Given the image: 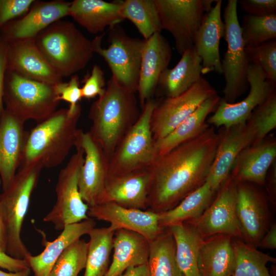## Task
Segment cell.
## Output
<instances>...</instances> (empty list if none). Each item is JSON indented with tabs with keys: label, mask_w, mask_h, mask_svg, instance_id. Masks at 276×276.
<instances>
[{
	"label": "cell",
	"mask_w": 276,
	"mask_h": 276,
	"mask_svg": "<svg viewBox=\"0 0 276 276\" xmlns=\"http://www.w3.org/2000/svg\"><path fill=\"white\" fill-rule=\"evenodd\" d=\"M219 140L214 127L156 156L146 170L150 176L147 210H171L206 181Z\"/></svg>",
	"instance_id": "obj_1"
},
{
	"label": "cell",
	"mask_w": 276,
	"mask_h": 276,
	"mask_svg": "<svg viewBox=\"0 0 276 276\" xmlns=\"http://www.w3.org/2000/svg\"><path fill=\"white\" fill-rule=\"evenodd\" d=\"M135 93L111 76L104 93L90 107L89 132L108 159L141 114Z\"/></svg>",
	"instance_id": "obj_2"
},
{
	"label": "cell",
	"mask_w": 276,
	"mask_h": 276,
	"mask_svg": "<svg viewBox=\"0 0 276 276\" xmlns=\"http://www.w3.org/2000/svg\"><path fill=\"white\" fill-rule=\"evenodd\" d=\"M81 112L80 105L73 112L57 110L27 132L20 166L36 163L51 168L61 164L82 132L77 128Z\"/></svg>",
	"instance_id": "obj_3"
},
{
	"label": "cell",
	"mask_w": 276,
	"mask_h": 276,
	"mask_svg": "<svg viewBox=\"0 0 276 276\" xmlns=\"http://www.w3.org/2000/svg\"><path fill=\"white\" fill-rule=\"evenodd\" d=\"M42 168L36 163L20 165L10 185L0 194V217L6 237V253L16 259L26 260L31 255L22 242L21 232Z\"/></svg>",
	"instance_id": "obj_4"
},
{
	"label": "cell",
	"mask_w": 276,
	"mask_h": 276,
	"mask_svg": "<svg viewBox=\"0 0 276 276\" xmlns=\"http://www.w3.org/2000/svg\"><path fill=\"white\" fill-rule=\"evenodd\" d=\"M41 52L63 78L85 68L94 53L92 41L69 21L58 20L34 38Z\"/></svg>",
	"instance_id": "obj_5"
},
{
	"label": "cell",
	"mask_w": 276,
	"mask_h": 276,
	"mask_svg": "<svg viewBox=\"0 0 276 276\" xmlns=\"http://www.w3.org/2000/svg\"><path fill=\"white\" fill-rule=\"evenodd\" d=\"M3 102L6 109L25 123H38L49 118L60 102L54 85L24 78L6 70Z\"/></svg>",
	"instance_id": "obj_6"
},
{
	"label": "cell",
	"mask_w": 276,
	"mask_h": 276,
	"mask_svg": "<svg viewBox=\"0 0 276 276\" xmlns=\"http://www.w3.org/2000/svg\"><path fill=\"white\" fill-rule=\"evenodd\" d=\"M158 102L148 100L134 125L123 136L108 159V176L146 169L155 157L150 121Z\"/></svg>",
	"instance_id": "obj_7"
},
{
	"label": "cell",
	"mask_w": 276,
	"mask_h": 276,
	"mask_svg": "<svg viewBox=\"0 0 276 276\" xmlns=\"http://www.w3.org/2000/svg\"><path fill=\"white\" fill-rule=\"evenodd\" d=\"M107 48L102 47L103 34L92 40L94 53L102 57L113 77L123 86L137 91L145 39L127 35L119 25L109 28Z\"/></svg>",
	"instance_id": "obj_8"
},
{
	"label": "cell",
	"mask_w": 276,
	"mask_h": 276,
	"mask_svg": "<svg viewBox=\"0 0 276 276\" xmlns=\"http://www.w3.org/2000/svg\"><path fill=\"white\" fill-rule=\"evenodd\" d=\"M237 0H228L224 10V38L227 48L221 62L225 81L221 99L228 103L235 101L247 90L249 62L245 51L237 14Z\"/></svg>",
	"instance_id": "obj_9"
},
{
	"label": "cell",
	"mask_w": 276,
	"mask_h": 276,
	"mask_svg": "<svg viewBox=\"0 0 276 276\" xmlns=\"http://www.w3.org/2000/svg\"><path fill=\"white\" fill-rule=\"evenodd\" d=\"M75 148L76 152L58 174L55 188L56 202L43 219V222L53 224L57 231H62L66 225L89 218L87 216L88 206L82 200L78 189L84 152L79 144Z\"/></svg>",
	"instance_id": "obj_10"
},
{
	"label": "cell",
	"mask_w": 276,
	"mask_h": 276,
	"mask_svg": "<svg viewBox=\"0 0 276 276\" xmlns=\"http://www.w3.org/2000/svg\"><path fill=\"white\" fill-rule=\"evenodd\" d=\"M212 0H154L162 29L173 37L176 49L182 55L193 47L196 35Z\"/></svg>",
	"instance_id": "obj_11"
},
{
	"label": "cell",
	"mask_w": 276,
	"mask_h": 276,
	"mask_svg": "<svg viewBox=\"0 0 276 276\" xmlns=\"http://www.w3.org/2000/svg\"><path fill=\"white\" fill-rule=\"evenodd\" d=\"M216 94L217 90L202 77L181 94L158 102L150 121L154 142L169 134L205 100Z\"/></svg>",
	"instance_id": "obj_12"
},
{
	"label": "cell",
	"mask_w": 276,
	"mask_h": 276,
	"mask_svg": "<svg viewBox=\"0 0 276 276\" xmlns=\"http://www.w3.org/2000/svg\"><path fill=\"white\" fill-rule=\"evenodd\" d=\"M250 90L243 100L228 103L221 98L214 114L206 120L208 124L229 128L245 123L254 109L264 103L275 90V84L270 81L258 64L250 63L247 70Z\"/></svg>",
	"instance_id": "obj_13"
},
{
	"label": "cell",
	"mask_w": 276,
	"mask_h": 276,
	"mask_svg": "<svg viewBox=\"0 0 276 276\" xmlns=\"http://www.w3.org/2000/svg\"><path fill=\"white\" fill-rule=\"evenodd\" d=\"M236 182L229 175L203 214L186 222L194 225L203 238L224 234L244 241L236 214Z\"/></svg>",
	"instance_id": "obj_14"
},
{
	"label": "cell",
	"mask_w": 276,
	"mask_h": 276,
	"mask_svg": "<svg viewBox=\"0 0 276 276\" xmlns=\"http://www.w3.org/2000/svg\"><path fill=\"white\" fill-rule=\"evenodd\" d=\"M237 216L244 241L257 247L273 223L269 199L254 183L236 182Z\"/></svg>",
	"instance_id": "obj_15"
},
{
	"label": "cell",
	"mask_w": 276,
	"mask_h": 276,
	"mask_svg": "<svg viewBox=\"0 0 276 276\" xmlns=\"http://www.w3.org/2000/svg\"><path fill=\"white\" fill-rule=\"evenodd\" d=\"M218 134V145L206 181L216 192L228 177L239 154L255 144L257 139L256 129L248 121L229 128L222 127Z\"/></svg>",
	"instance_id": "obj_16"
},
{
	"label": "cell",
	"mask_w": 276,
	"mask_h": 276,
	"mask_svg": "<svg viewBox=\"0 0 276 276\" xmlns=\"http://www.w3.org/2000/svg\"><path fill=\"white\" fill-rule=\"evenodd\" d=\"M77 144L84 152L79 175V191L83 201L90 207L102 202L108 177V159L89 131L82 132Z\"/></svg>",
	"instance_id": "obj_17"
},
{
	"label": "cell",
	"mask_w": 276,
	"mask_h": 276,
	"mask_svg": "<svg viewBox=\"0 0 276 276\" xmlns=\"http://www.w3.org/2000/svg\"><path fill=\"white\" fill-rule=\"evenodd\" d=\"M6 68L24 78L49 85L62 82V77L46 59L34 38L9 43Z\"/></svg>",
	"instance_id": "obj_18"
},
{
	"label": "cell",
	"mask_w": 276,
	"mask_h": 276,
	"mask_svg": "<svg viewBox=\"0 0 276 276\" xmlns=\"http://www.w3.org/2000/svg\"><path fill=\"white\" fill-rule=\"evenodd\" d=\"M71 2L64 1H35L22 17L13 20L0 29V35L8 42L35 38L42 30L70 15Z\"/></svg>",
	"instance_id": "obj_19"
},
{
	"label": "cell",
	"mask_w": 276,
	"mask_h": 276,
	"mask_svg": "<svg viewBox=\"0 0 276 276\" xmlns=\"http://www.w3.org/2000/svg\"><path fill=\"white\" fill-rule=\"evenodd\" d=\"M87 216L95 220L109 222V227L113 231L122 228L130 230L142 235L149 241L165 228L159 226V213L125 208L111 202L88 207Z\"/></svg>",
	"instance_id": "obj_20"
},
{
	"label": "cell",
	"mask_w": 276,
	"mask_h": 276,
	"mask_svg": "<svg viewBox=\"0 0 276 276\" xmlns=\"http://www.w3.org/2000/svg\"><path fill=\"white\" fill-rule=\"evenodd\" d=\"M169 42L160 33L145 40L141 62L137 91L142 108L154 94L159 78L172 58Z\"/></svg>",
	"instance_id": "obj_21"
},
{
	"label": "cell",
	"mask_w": 276,
	"mask_h": 276,
	"mask_svg": "<svg viewBox=\"0 0 276 276\" xmlns=\"http://www.w3.org/2000/svg\"><path fill=\"white\" fill-rule=\"evenodd\" d=\"M24 123L3 109L0 116V178L3 190L10 185L21 163L27 134Z\"/></svg>",
	"instance_id": "obj_22"
},
{
	"label": "cell",
	"mask_w": 276,
	"mask_h": 276,
	"mask_svg": "<svg viewBox=\"0 0 276 276\" xmlns=\"http://www.w3.org/2000/svg\"><path fill=\"white\" fill-rule=\"evenodd\" d=\"M276 158V139L266 136L244 148L238 155L229 176L236 182L265 186L267 172Z\"/></svg>",
	"instance_id": "obj_23"
},
{
	"label": "cell",
	"mask_w": 276,
	"mask_h": 276,
	"mask_svg": "<svg viewBox=\"0 0 276 276\" xmlns=\"http://www.w3.org/2000/svg\"><path fill=\"white\" fill-rule=\"evenodd\" d=\"M150 183L146 169L108 176L101 203L111 202L125 208L147 210Z\"/></svg>",
	"instance_id": "obj_24"
},
{
	"label": "cell",
	"mask_w": 276,
	"mask_h": 276,
	"mask_svg": "<svg viewBox=\"0 0 276 276\" xmlns=\"http://www.w3.org/2000/svg\"><path fill=\"white\" fill-rule=\"evenodd\" d=\"M222 3L221 0L216 1L215 6L205 14L195 38L194 47L202 60V75L212 72L222 74L219 53L220 40L225 35Z\"/></svg>",
	"instance_id": "obj_25"
},
{
	"label": "cell",
	"mask_w": 276,
	"mask_h": 276,
	"mask_svg": "<svg viewBox=\"0 0 276 276\" xmlns=\"http://www.w3.org/2000/svg\"><path fill=\"white\" fill-rule=\"evenodd\" d=\"M70 15L93 34L119 25L125 19L121 14V1L75 0L71 2Z\"/></svg>",
	"instance_id": "obj_26"
},
{
	"label": "cell",
	"mask_w": 276,
	"mask_h": 276,
	"mask_svg": "<svg viewBox=\"0 0 276 276\" xmlns=\"http://www.w3.org/2000/svg\"><path fill=\"white\" fill-rule=\"evenodd\" d=\"M149 240L142 235L126 229L114 232L112 260L105 276H121L129 267L148 263Z\"/></svg>",
	"instance_id": "obj_27"
},
{
	"label": "cell",
	"mask_w": 276,
	"mask_h": 276,
	"mask_svg": "<svg viewBox=\"0 0 276 276\" xmlns=\"http://www.w3.org/2000/svg\"><path fill=\"white\" fill-rule=\"evenodd\" d=\"M232 239L224 234L203 239L198 256L200 276H232L235 267Z\"/></svg>",
	"instance_id": "obj_28"
},
{
	"label": "cell",
	"mask_w": 276,
	"mask_h": 276,
	"mask_svg": "<svg viewBox=\"0 0 276 276\" xmlns=\"http://www.w3.org/2000/svg\"><path fill=\"white\" fill-rule=\"evenodd\" d=\"M96 222L93 218L66 225L53 241L46 245L40 254L31 255L26 260L34 276H50L56 261L64 250L71 244L80 239L95 227Z\"/></svg>",
	"instance_id": "obj_29"
},
{
	"label": "cell",
	"mask_w": 276,
	"mask_h": 276,
	"mask_svg": "<svg viewBox=\"0 0 276 276\" xmlns=\"http://www.w3.org/2000/svg\"><path fill=\"white\" fill-rule=\"evenodd\" d=\"M220 98L216 94L205 100L186 119L164 138L154 142L155 156L172 149L202 133L209 127V114L216 109Z\"/></svg>",
	"instance_id": "obj_30"
},
{
	"label": "cell",
	"mask_w": 276,
	"mask_h": 276,
	"mask_svg": "<svg viewBox=\"0 0 276 276\" xmlns=\"http://www.w3.org/2000/svg\"><path fill=\"white\" fill-rule=\"evenodd\" d=\"M202 60L194 47L186 51L172 68L161 74L157 83L167 97L177 96L187 91L202 77Z\"/></svg>",
	"instance_id": "obj_31"
},
{
	"label": "cell",
	"mask_w": 276,
	"mask_h": 276,
	"mask_svg": "<svg viewBox=\"0 0 276 276\" xmlns=\"http://www.w3.org/2000/svg\"><path fill=\"white\" fill-rule=\"evenodd\" d=\"M168 228L176 244V259L183 276H200L198 266L199 247L203 240L192 224L183 222Z\"/></svg>",
	"instance_id": "obj_32"
},
{
	"label": "cell",
	"mask_w": 276,
	"mask_h": 276,
	"mask_svg": "<svg viewBox=\"0 0 276 276\" xmlns=\"http://www.w3.org/2000/svg\"><path fill=\"white\" fill-rule=\"evenodd\" d=\"M217 192L206 181L173 209L159 213V225L167 228L199 217L209 207Z\"/></svg>",
	"instance_id": "obj_33"
},
{
	"label": "cell",
	"mask_w": 276,
	"mask_h": 276,
	"mask_svg": "<svg viewBox=\"0 0 276 276\" xmlns=\"http://www.w3.org/2000/svg\"><path fill=\"white\" fill-rule=\"evenodd\" d=\"M149 241L150 276H183L176 262L175 241L169 228H165Z\"/></svg>",
	"instance_id": "obj_34"
},
{
	"label": "cell",
	"mask_w": 276,
	"mask_h": 276,
	"mask_svg": "<svg viewBox=\"0 0 276 276\" xmlns=\"http://www.w3.org/2000/svg\"><path fill=\"white\" fill-rule=\"evenodd\" d=\"M114 232L108 226L95 227L88 233L89 240L83 276H105L109 267Z\"/></svg>",
	"instance_id": "obj_35"
},
{
	"label": "cell",
	"mask_w": 276,
	"mask_h": 276,
	"mask_svg": "<svg viewBox=\"0 0 276 276\" xmlns=\"http://www.w3.org/2000/svg\"><path fill=\"white\" fill-rule=\"evenodd\" d=\"M235 267L232 276H272L267 267L276 259L256 248L253 245L233 237Z\"/></svg>",
	"instance_id": "obj_36"
},
{
	"label": "cell",
	"mask_w": 276,
	"mask_h": 276,
	"mask_svg": "<svg viewBox=\"0 0 276 276\" xmlns=\"http://www.w3.org/2000/svg\"><path fill=\"white\" fill-rule=\"evenodd\" d=\"M121 14L133 24L145 40L162 30L154 0L121 1Z\"/></svg>",
	"instance_id": "obj_37"
},
{
	"label": "cell",
	"mask_w": 276,
	"mask_h": 276,
	"mask_svg": "<svg viewBox=\"0 0 276 276\" xmlns=\"http://www.w3.org/2000/svg\"><path fill=\"white\" fill-rule=\"evenodd\" d=\"M240 27L245 48L258 46L276 39V14L264 16L247 14Z\"/></svg>",
	"instance_id": "obj_38"
},
{
	"label": "cell",
	"mask_w": 276,
	"mask_h": 276,
	"mask_svg": "<svg viewBox=\"0 0 276 276\" xmlns=\"http://www.w3.org/2000/svg\"><path fill=\"white\" fill-rule=\"evenodd\" d=\"M88 245L80 239L71 244L56 261L50 276H78L85 268Z\"/></svg>",
	"instance_id": "obj_39"
},
{
	"label": "cell",
	"mask_w": 276,
	"mask_h": 276,
	"mask_svg": "<svg viewBox=\"0 0 276 276\" xmlns=\"http://www.w3.org/2000/svg\"><path fill=\"white\" fill-rule=\"evenodd\" d=\"M247 121L257 131V139L255 144L263 140L276 128V90L254 109Z\"/></svg>",
	"instance_id": "obj_40"
},
{
	"label": "cell",
	"mask_w": 276,
	"mask_h": 276,
	"mask_svg": "<svg viewBox=\"0 0 276 276\" xmlns=\"http://www.w3.org/2000/svg\"><path fill=\"white\" fill-rule=\"evenodd\" d=\"M245 51L249 63L259 65L268 79L276 84V40L255 47L245 48Z\"/></svg>",
	"instance_id": "obj_41"
},
{
	"label": "cell",
	"mask_w": 276,
	"mask_h": 276,
	"mask_svg": "<svg viewBox=\"0 0 276 276\" xmlns=\"http://www.w3.org/2000/svg\"><path fill=\"white\" fill-rule=\"evenodd\" d=\"M54 88L58 100L69 103L68 109L70 112L75 111L79 105L78 102L82 98L78 76L73 75L68 82L62 81L55 85Z\"/></svg>",
	"instance_id": "obj_42"
},
{
	"label": "cell",
	"mask_w": 276,
	"mask_h": 276,
	"mask_svg": "<svg viewBox=\"0 0 276 276\" xmlns=\"http://www.w3.org/2000/svg\"><path fill=\"white\" fill-rule=\"evenodd\" d=\"M34 0H0V29L8 22L24 15Z\"/></svg>",
	"instance_id": "obj_43"
},
{
	"label": "cell",
	"mask_w": 276,
	"mask_h": 276,
	"mask_svg": "<svg viewBox=\"0 0 276 276\" xmlns=\"http://www.w3.org/2000/svg\"><path fill=\"white\" fill-rule=\"evenodd\" d=\"M105 82L104 72L101 67L95 64L91 73L84 79L81 87L82 98L90 99L101 96L105 91Z\"/></svg>",
	"instance_id": "obj_44"
},
{
	"label": "cell",
	"mask_w": 276,
	"mask_h": 276,
	"mask_svg": "<svg viewBox=\"0 0 276 276\" xmlns=\"http://www.w3.org/2000/svg\"><path fill=\"white\" fill-rule=\"evenodd\" d=\"M237 3L248 14L264 16L276 14L275 0H239Z\"/></svg>",
	"instance_id": "obj_45"
},
{
	"label": "cell",
	"mask_w": 276,
	"mask_h": 276,
	"mask_svg": "<svg viewBox=\"0 0 276 276\" xmlns=\"http://www.w3.org/2000/svg\"><path fill=\"white\" fill-rule=\"evenodd\" d=\"M0 267L9 272H18L30 266L26 260L13 258L0 249Z\"/></svg>",
	"instance_id": "obj_46"
},
{
	"label": "cell",
	"mask_w": 276,
	"mask_h": 276,
	"mask_svg": "<svg viewBox=\"0 0 276 276\" xmlns=\"http://www.w3.org/2000/svg\"><path fill=\"white\" fill-rule=\"evenodd\" d=\"M9 43L0 35V116L4 109L3 96Z\"/></svg>",
	"instance_id": "obj_47"
},
{
	"label": "cell",
	"mask_w": 276,
	"mask_h": 276,
	"mask_svg": "<svg viewBox=\"0 0 276 276\" xmlns=\"http://www.w3.org/2000/svg\"><path fill=\"white\" fill-rule=\"evenodd\" d=\"M268 199L272 206L276 205V162L270 167L266 178ZM266 185V184H265Z\"/></svg>",
	"instance_id": "obj_48"
},
{
	"label": "cell",
	"mask_w": 276,
	"mask_h": 276,
	"mask_svg": "<svg viewBox=\"0 0 276 276\" xmlns=\"http://www.w3.org/2000/svg\"><path fill=\"white\" fill-rule=\"evenodd\" d=\"M267 249L276 248V224L273 223L261 239L257 247Z\"/></svg>",
	"instance_id": "obj_49"
},
{
	"label": "cell",
	"mask_w": 276,
	"mask_h": 276,
	"mask_svg": "<svg viewBox=\"0 0 276 276\" xmlns=\"http://www.w3.org/2000/svg\"><path fill=\"white\" fill-rule=\"evenodd\" d=\"M121 276H150L148 265L129 267Z\"/></svg>",
	"instance_id": "obj_50"
},
{
	"label": "cell",
	"mask_w": 276,
	"mask_h": 276,
	"mask_svg": "<svg viewBox=\"0 0 276 276\" xmlns=\"http://www.w3.org/2000/svg\"><path fill=\"white\" fill-rule=\"evenodd\" d=\"M31 270L30 268L18 272H7L0 270V276H29Z\"/></svg>",
	"instance_id": "obj_51"
},
{
	"label": "cell",
	"mask_w": 276,
	"mask_h": 276,
	"mask_svg": "<svg viewBox=\"0 0 276 276\" xmlns=\"http://www.w3.org/2000/svg\"><path fill=\"white\" fill-rule=\"evenodd\" d=\"M0 249L6 252V241L5 235L0 217Z\"/></svg>",
	"instance_id": "obj_52"
}]
</instances>
